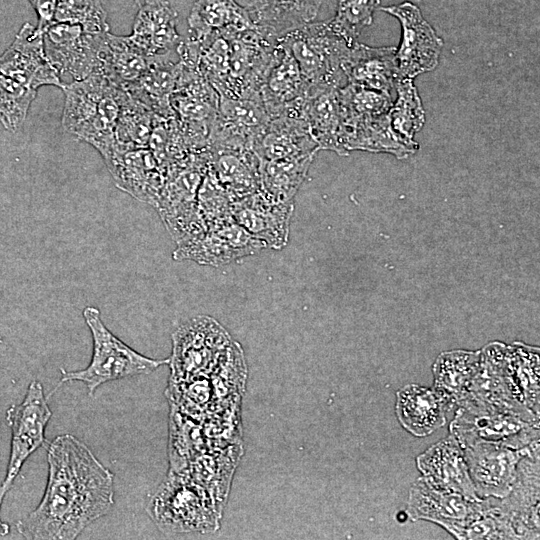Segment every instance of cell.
<instances>
[{"label": "cell", "mask_w": 540, "mask_h": 540, "mask_svg": "<svg viewBox=\"0 0 540 540\" xmlns=\"http://www.w3.org/2000/svg\"><path fill=\"white\" fill-rule=\"evenodd\" d=\"M416 462L423 476L432 483L458 492L469 500H482L475 491L463 450L452 435L420 454Z\"/></svg>", "instance_id": "d4e9b609"}, {"label": "cell", "mask_w": 540, "mask_h": 540, "mask_svg": "<svg viewBox=\"0 0 540 540\" xmlns=\"http://www.w3.org/2000/svg\"><path fill=\"white\" fill-rule=\"evenodd\" d=\"M446 407L434 389L408 384L397 392L396 415L417 437L428 436L446 422Z\"/></svg>", "instance_id": "4dcf8cb0"}, {"label": "cell", "mask_w": 540, "mask_h": 540, "mask_svg": "<svg viewBox=\"0 0 540 540\" xmlns=\"http://www.w3.org/2000/svg\"><path fill=\"white\" fill-rule=\"evenodd\" d=\"M396 50L391 46L371 47L354 42L343 66L347 83L393 97L399 81Z\"/></svg>", "instance_id": "cb8c5ba5"}, {"label": "cell", "mask_w": 540, "mask_h": 540, "mask_svg": "<svg viewBox=\"0 0 540 540\" xmlns=\"http://www.w3.org/2000/svg\"><path fill=\"white\" fill-rule=\"evenodd\" d=\"M209 162L208 150L192 153L165 173L155 209L177 245L198 238L207 231L197 209V194Z\"/></svg>", "instance_id": "52a82bcc"}, {"label": "cell", "mask_w": 540, "mask_h": 540, "mask_svg": "<svg viewBox=\"0 0 540 540\" xmlns=\"http://www.w3.org/2000/svg\"><path fill=\"white\" fill-rule=\"evenodd\" d=\"M37 96L33 90L15 79L0 73V123L15 132L23 125L29 108Z\"/></svg>", "instance_id": "f35d334b"}, {"label": "cell", "mask_w": 540, "mask_h": 540, "mask_svg": "<svg viewBox=\"0 0 540 540\" xmlns=\"http://www.w3.org/2000/svg\"><path fill=\"white\" fill-rule=\"evenodd\" d=\"M270 120L261 96L238 99L220 96L210 128L208 150L254 152Z\"/></svg>", "instance_id": "4fadbf2b"}, {"label": "cell", "mask_w": 540, "mask_h": 540, "mask_svg": "<svg viewBox=\"0 0 540 540\" xmlns=\"http://www.w3.org/2000/svg\"><path fill=\"white\" fill-rule=\"evenodd\" d=\"M208 151L209 169L232 201L260 190L259 159L253 151Z\"/></svg>", "instance_id": "836d02e7"}, {"label": "cell", "mask_w": 540, "mask_h": 540, "mask_svg": "<svg viewBox=\"0 0 540 540\" xmlns=\"http://www.w3.org/2000/svg\"><path fill=\"white\" fill-rule=\"evenodd\" d=\"M496 502L516 539L538 537L539 450L522 458L510 492L503 498H496Z\"/></svg>", "instance_id": "44dd1931"}, {"label": "cell", "mask_w": 540, "mask_h": 540, "mask_svg": "<svg viewBox=\"0 0 540 540\" xmlns=\"http://www.w3.org/2000/svg\"><path fill=\"white\" fill-rule=\"evenodd\" d=\"M219 102L218 92L197 69L181 62V72L170 96V106L192 153L208 150L210 128Z\"/></svg>", "instance_id": "9c48e42d"}, {"label": "cell", "mask_w": 540, "mask_h": 540, "mask_svg": "<svg viewBox=\"0 0 540 540\" xmlns=\"http://www.w3.org/2000/svg\"><path fill=\"white\" fill-rule=\"evenodd\" d=\"M177 19L168 0H146L139 5L129 37L147 55L169 52L182 40Z\"/></svg>", "instance_id": "484cf974"}, {"label": "cell", "mask_w": 540, "mask_h": 540, "mask_svg": "<svg viewBox=\"0 0 540 540\" xmlns=\"http://www.w3.org/2000/svg\"><path fill=\"white\" fill-rule=\"evenodd\" d=\"M12 484L2 482L0 485V509L5 498L6 493L10 490ZM10 527L7 523L3 522L0 518V536H5L9 533Z\"/></svg>", "instance_id": "ee69618b"}, {"label": "cell", "mask_w": 540, "mask_h": 540, "mask_svg": "<svg viewBox=\"0 0 540 540\" xmlns=\"http://www.w3.org/2000/svg\"><path fill=\"white\" fill-rule=\"evenodd\" d=\"M51 417L41 383L32 381L22 402L6 412L11 446L4 482L13 484L28 457L45 443V429Z\"/></svg>", "instance_id": "9a60e30c"}, {"label": "cell", "mask_w": 540, "mask_h": 540, "mask_svg": "<svg viewBox=\"0 0 540 540\" xmlns=\"http://www.w3.org/2000/svg\"><path fill=\"white\" fill-rule=\"evenodd\" d=\"M302 119L319 149L347 155L343 142V115L339 88H328L311 93L305 99Z\"/></svg>", "instance_id": "83f0119b"}, {"label": "cell", "mask_w": 540, "mask_h": 540, "mask_svg": "<svg viewBox=\"0 0 540 540\" xmlns=\"http://www.w3.org/2000/svg\"><path fill=\"white\" fill-rule=\"evenodd\" d=\"M276 41L296 60L309 95L347 84L343 66L351 45L333 31L328 21L305 24Z\"/></svg>", "instance_id": "8992f818"}, {"label": "cell", "mask_w": 540, "mask_h": 540, "mask_svg": "<svg viewBox=\"0 0 540 540\" xmlns=\"http://www.w3.org/2000/svg\"><path fill=\"white\" fill-rule=\"evenodd\" d=\"M276 40L257 26L227 28L200 39L189 37L176 46L179 59L197 71L219 96L238 99L260 96L273 59Z\"/></svg>", "instance_id": "7a4b0ae2"}, {"label": "cell", "mask_w": 540, "mask_h": 540, "mask_svg": "<svg viewBox=\"0 0 540 540\" xmlns=\"http://www.w3.org/2000/svg\"><path fill=\"white\" fill-rule=\"evenodd\" d=\"M105 33H89L78 24L52 22L42 32L44 51L60 76L69 74L74 80H82L98 70Z\"/></svg>", "instance_id": "2e32d148"}, {"label": "cell", "mask_w": 540, "mask_h": 540, "mask_svg": "<svg viewBox=\"0 0 540 540\" xmlns=\"http://www.w3.org/2000/svg\"><path fill=\"white\" fill-rule=\"evenodd\" d=\"M484 360L499 375L511 397L539 416V358L535 351L487 346Z\"/></svg>", "instance_id": "ffe728a7"}, {"label": "cell", "mask_w": 540, "mask_h": 540, "mask_svg": "<svg viewBox=\"0 0 540 540\" xmlns=\"http://www.w3.org/2000/svg\"><path fill=\"white\" fill-rule=\"evenodd\" d=\"M314 156L259 160L260 190L274 201H293Z\"/></svg>", "instance_id": "d590c367"}, {"label": "cell", "mask_w": 540, "mask_h": 540, "mask_svg": "<svg viewBox=\"0 0 540 540\" xmlns=\"http://www.w3.org/2000/svg\"><path fill=\"white\" fill-rule=\"evenodd\" d=\"M257 28L276 40L281 35L311 23L322 0H245Z\"/></svg>", "instance_id": "f546056e"}, {"label": "cell", "mask_w": 540, "mask_h": 540, "mask_svg": "<svg viewBox=\"0 0 540 540\" xmlns=\"http://www.w3.org/2000/svg\"><path fill=\"white\" fill-rule=\"evenodd\" d=\"M155 113L126 92L115 127L117 149L146 148Z\"/></svg>", "instance_id": "8d00e7d4"}, {"label": "cell", "mask_w": 540, "mask_h": 540, "mask_svg": "<svg viewBox=\"0 0 540 540\" xmlns=\"http://www.w3.org/2000/svg\"><path fill=\"white\" fill-rule=\"evenodd\" d=\"M293 210V201H274L261 190L232 202L233 219L274 249H282L288 242Z\"/></svg>", "instance_id": "603a6c76"}, {"label": "cell", "mask_w": 540, "mask_h": 540, "mask_svg": "<svg viewBox=\"0 0 540 540\" xmlns=\"http://www.w3.org/2000/svg\"><path fill=\"white\" fill-rule=\"evenodd\" d=\"M482 362V353L452 351L441 354L433 366L434 391L446 410L458 408L464 401L472 378Z\"/></svg>", "instance_id": "d6a6232c"}, {"label": "cell", "mask_w": 540, "mask_h": 540, "mask_svg": "<svg viewBox=\"0 0 540 540\" xmlns=\"http://www.w3.org/2000/svg\"><path fill=\"white\" fill-rule=\"evenodd\" d=\"M83 317L93 339L90 363L77 371L62 369L60 383L83 382L89 394L93 395L99 386L107 382L149 374L168 364L169 358L153 359L124 343L106 327L98 308L85 307Z\"/></svg>", "instance_id": "277c9868"}, {"label": "cell", "mask_w": 540, "mask_h": 540, "mask_svg": "<svg viewBox=\"0 0 540 540\" xmlns=\"http://www.w3.org/2000/svg\"><path fill=\"white\" fill-rule=\"evenodd\" d=\"M232 202L228 192L208 168L197 194V209L207 230L233 219Z\"/></svg>", "instance_id": "60d3db41"}, {"label": "cell", "mask_w": 540, "mask_h": 540, "mask_svg": "<svg viewBox=\"0 0 540 540\" xmlns=\"http://www.w3.org/2000/svg\"><path fill=\"white\" fill-rule=\"evenodd\" d=\"M152 56L143 52L129 35L119 36L109 31L103 35L100 44L99 66L96 72L125 90L145 72Z\"/></svg>", "instance_id": "1f68e13d"}, {"label": "cell", "mask_w": 540, "mask_h": 540, "mask_svg": "<svg viewBox=\"0 0 540 540\" xmlns=\"http://www.w3.org/2000/svg\"><path fill=\"white\" fill-rule=\"evenodd\" d=\"M484 506V498L480 501L469 500L423 476L410 489L407 514L413 521L423 519L434 522L457 539H462L467 527L482 515Z\"/></svg>", "instance_id": "30bf717a"}, {"label": "cell", "mask_w": 540, "mask_h": 540, "mask_svg": "<svg viewBox=\"0 0 540 540\" xmlns=\"http://www.w3.org/2000/svg\"><path fill=\"white\" fill-rule=\"evenodd\" d=\"M396 100L389 110L392 129L408 142H415L414 135L425 123V112L413 79L399 80Z\"/></svg>", "instance_id": "74e56055"}, {"label": "cell", "mask_w": 540, "mask_h": 540, "mask_svg": "<svg viewBox=\"0 0 540 540\" xmlns=\"http://www.w3.org/2000/svg\"><path fill=\"white\" fill-rule=\"evenodd\" d=\"M48 480L38 506L16 523L25 539L72 540L114 505V474L71 434L47 451Z\"/></svg>", "instance_id": "6da1fadb"}, {"label": "cell", "mask_w": 540, "mask_h": 540, "mask_svg": "<svg viewBox=\"0 0 540 540\" xmlns=\"http://www.w3.org/2000/svg\"><path fill=\"white\" fill-rule=\"evenodd\" d=\"M265 248V242L231 219L209 228L198 238L177 245L173 259L217 267L256 254Z\"/></svg>", "instance_id": "e0dca14e"}, {"label": "cell", "mask_w": 540, "mask_h": 540, "mask_svg": "<svg viewBox=\"0 0 540 540\" xmlns=\"http://www.w3.org/2000/svg\"><path fill=\"white\" fill-rule=\"evenodd\" d=\"M308 95V87L296 60L276 41L273 59L260 89L270 118L281 115L302 118V108Z\"/></svg>", "instance_id": "d6986e66"}, {"label": "cell", "mask_w": 540, "mask_h": 540, "mask_svg": "<svg viewBox=\"0 0 540 540\" xmlns=\"http://www.w3.org/2000/svg\"><path fill=\"white\" fill-rule=\"evenodd\" d=\"M394 16L401 25L402 37L396 50L398 79H413L434 70L443 47V40L423 17L419 7L405 1L398 5L380 7Z\"/></svg>", "instance_id": "7c38bea8"}, {"label": "cell", "mask_w": 540, "mask_h": 540, "mask_svg": "<svg viewBox=\"0 0 540 540\" xmlns=\"http://www.w3.org/2000/svg\"><path fill=\"white\" fill-rule=\"evenodd\" d=\"M379 5L380 0H337L336 14L328 23L335 33L352 45L362 30L372 24Z\"/></svg>", "instance_id": "ab89813d"}, {"label": "cell", "mask_w": 540, "mask_h": 540, "mask_svg": "<svg viewBox=\"0 0 540 540\" xmlns=\"http://www.w3.org/2000/svg\"><path fill=\"white\" fill-rule=\"evenodd\" d=\"M231 344L227 331L211 317H195L180 325L172 334L170 380L211 373Z\"/></svg>", "instance_id": "ba28073f"}, {"label": "cell", "mask_w": 540, "mask_h": 540, "mask_svg": "<svg viewBox=\"0 0 540 540\" xmlns=\"http://www.w3.org/2000/svg\"><path fill=\"white\" fill-rule=\"evenodd\" d=\"M135 2H136L137 5L141 4V0H135Z\"/></svg>", "instance_id": "f6af8a7d"}, {"label": "cell", "mask_w": 540, "mask_h": 540, "mask_svg": "<svg viewBox=\"0 0 540 540\" xmlns=\"http://www.w3.org/2000/svg\"><path fill=\"white\" fill-rule=\"evenodd\" d=\"M34 8L38 23L35 26L36 30L40 33L44 29L54 22V16L56 11L57 0H28Z\"/></svg>", "instance_id": "7bdbcfd3"}, {"label": "cell", "mask_w": 540, "mask_h": 540, "mask_svg": "<svg viewBox=\"0 0 540 540\" xmlns=\"http://www.w3.org/2000/svg\"><path fill=\"white\" fill-rule=\"evenodd\" d=\"M187 20L194 39L227 28L256 27L248 10L235 0H196Z\"/></svg>", "instance_id": "e575fe53"}, {"label": "cell", "mask_w": 540, "mask_h": 540, "mask_svg": "<svg viewBox=\"0 0 540 540\" xmlns=\"http://www.w3.org/2000/svg\"><path fill=\"white\" fill-rule=\"evenodd\" d=\"M147 511L166 534L208 533L219 526L212 493L187 475L172 471L151 497Z\"/></svg>", "instance_id": "5b68a950"}, {"label": "cell", "mask_w": 540, "mask_h": 540, "mask_svg": "<svg viewBox=\"0 0 540 540\" xmlns=\"http://www.w3.org/2000/svg\"><path fill=\"white\" fill-rule=\"evenodd\" d=\"M180 72L181 62L176 50L153 55L145 72L124 91L155 114L173 116L170 96L176 88Z\"/></svg>", "instance_id": "4316f807"}, {"label": "cell", "mask_w": 540, "mask_h": 540, "mask_svg": "<svg viewBox=\"0 0 540 540\" xmlns=\"http://www.w3.org/2000/svg\"><path fill=\"white\" fill-rule=\"evenodd\" d=\"M104 162L120 190L155 208L165 174L147 147L116 149Z\"/></svg>", "instance_id": "7402d4cb"}, {"label": "cell", "mask_w": 540, "mask_h": 540, "mask_svg": "<svg viewBox=\"0 0 540 540\" xmlns=\"http://www.w3.org/2000/svg\"><path fill=\"white\" fill-rule=\"evenodd\" d=\"M450 431L461 448L489 441L520 449L539 439V423L510 413L466 407L457 408Z\"/></svg>", "instance_id": "5bb4252c"}, {"label": "cell", "mask_w": 540, "mask_h": 540, "mask_svg": "<svg viewBox=\"0 0 540 540\" xmlns=\"http://www.w3.org/2000/svg\"><path fill=\"white\" fill-rule=\"evenodd\" d=\"M61 89L65 96L63 128L94 147L105 160L116 148L114 132L126 91L99 72L63 83Z\"/></svg>", "instance_id": "3957f363"}, {"label": "cell", "mask_w": 540, "mask_h": 540, "mask_svg": "<svg viewBox=\"0 0 540 540\" xmlns=\"http://www.w3.org/2000/svg\"><path fill=\"white\" fill-rule=\"evenodd\" d=\"M461 449L477 495L481 499L503 498L512 488L522 458L539 450V439L520 449L489 441Z\"/></svg>", "instance_id": "8fae6325"}, {"label": "cell", "mask_w": 540, "mask_h": 540, "mask_svg": "<svg viewBox=\"0 0 540 540\" xmlns=\"http://www.w3.org/2000/svg\"><path fill=\"white\" fill-rule=\"evenodd\" d=\"M0 73L38 90L42 86L61 88V76L50 64L43 44V34L25 23L11 45L0 55Z\"/></svg>", "instance_id": "ac0fdd59"}, {"label": "cell", "mask_w": 540, "mask_h": 540, "mask_svg": "<svg viewBox=\"0 0 540 540\" xmlns=\"http://www.w3.org/2000/svg\"><path fill=\"white\" fill-rule=\"evenodd\" d=\"M54 22L78 24L95 34L109 31L101 0H57Z\"/></svg>", "instance_id": "b9f144b4"}, {"label": "cell", "mask_w": 540, "mask_h": 540, "mask_svg": "<svg viewBox=\"0 0 540 540\" xmlns=\"http://www.w3.org/2000/svg\"><path fill=\"white\" fill-rule=\"evenodd\" d=\"M318 150L306 121L287 115L271 118L254 148L259 160L315 155Z\"/></svg>", "instance_id": "f1b7e54d"}]
</instances>
